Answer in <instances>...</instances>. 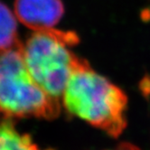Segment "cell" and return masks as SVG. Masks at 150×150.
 Listing matches in <instances>:
<instances>
[{
	"mask_svg": "<svg viewBox=\"0 0 150 150\" xmlns=\"http://www.w3.org/2000/svg\"><path fill=\"white\" fill-rule=\"evenodd\" d=\"M16 15L0 1V52L13 48L21 42L17 33Z\"/></svg>",
	"mask_w": 150,
	"mask_h": 150,
	"instance_id": "obj_6",
	"label": "cell"
},
{
	"mask_svg": "<svg viewBox=\"0 0 150 150\" xmlns=\"http://www.w3.org/2000/svg\"><path fill=\"white\" fill-rule=\"evenodd\" d=\"M61 100L42 90L30 74L24 59L23 42L0 52V113L9 117L53 120Z\"/></svg>",
	"mask_w": 150,
	"mask_h": 150,
	"instance_id": "obj_2",
	"label": "cell"
},
{
	"mask_svg": "<svg viewBox=\"0 0 150 150\" xmlns=\"http://www.w3.org/2000/svg\"><path fill=\"white\" fill-rule=\"evenodd\" d=\"M66 110L113 137L127 127L126 94L79 58L62 98Z\"/></svg>",
	"mask_w": 150,
	"mask_h": 150,
	"instance_id": "obj_1",
	"label": "cell"
},
{
	"mask_svg": "<svg viewBox=\"0 0 150 150\" xmlns=\"http://www.w3.org/2000/svg\"><path fill=\"white\" fill-rule=\"evenodd\" d=\"M16 18L33 31L53 28L64 14L62 0H15Z\"/></svg>",
	"mask_w": 150,
	"mask_h": 150,
	"instance_id": "obj_4",
	"label": "cell"
},
{
	"mask_svg": "<svg viewBox=\"0 0 150 150\" xmlns=\"http://www.w3.org/2000/svg\"><path fill=\"white\" fill-rule=\"evenodd\" d=\"M80 42L72 31L50 28L34 31L23 42L25 65L34 80L50 96L62 100L78 57L71 50Z\"/></svg>",
	"mask_w": 150,
	"mask_h": 150,
	"instance_id": "obj_3",
	"label": "cell"
},
{
	"mask_svg": "<svg viewBox=\"0 0 150 150\" xmlns=\"http://www.w3.org/2000/svg\"><path fill=\"white\" fill-rule=\"evenodd\" d=\"M0 150H39L30 136L20 133L12 117L0 113Z\"/></svg>",
	"mask_w": 150,
	"mask_h": 150,
	"instance_id": "obj_5",
	"label": "cell"
},
{
	"mask_svg": "<svg viewBox=\"0 0 150 150\" xmlns=\"http://www.w3.org/2000/svg\"><path fill=\"white\" fill-rule=\"evenodd\" d=\"M111 150H140L137 146H136L135 145H132L130 143H121L120 145H119L117 147H115L114 149Z\"/></svg>",
	"mask_w": 150,
	"mask_h": 150,
	"instance_id": "obj_7",
	"label": "cell"
}]
</instances>
